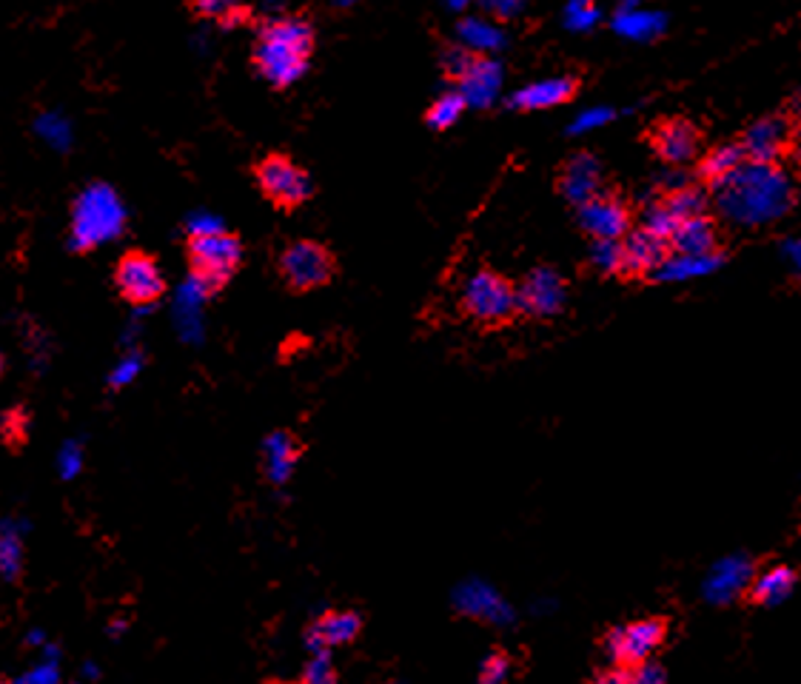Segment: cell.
<instances>
[{"label":"cell","instance_id":"1","mask_svg":"<svg viewBox=\"0 0 801 684\" xmlns=\"http://www.w3.org/2000/svg\"><path fill=\"white\" fill-rule=\"evenodd\" d=\"M719 214L733 226L758 228L793 208V183L779 163L744 160L733 175L710 183Z\"/></svg>","mask_w":801,"mask_h":684},{"label":"cell","instance_id":"2","mask_svg":"<svg viewBox=\"0 0 801 684\" xmlns=\"http://www.w3.org/2000/svg\"><path fill=\"white\" fill-rule=\"evenodd\" d=\"M316 52V23L309 12H283L254 26L249 67L274 92H286L309 72Z\"/></svg>","mask_w":801,"mask_h":684},{"label":"cell","instance_id":"3","mask_svg":"<svg viewBox=\"0 0 801 684\" xmlns=\"http://www.w3.org/2000/svg\"><path fill=\"white\" fill-rule=\"evenodd\" d=\"M183 251L189 274L206 297L220 295L246 260L243 237L223 228H192L183 237Z\"/></svg>","mask_w":801,"mask_h":684},{"label":"cell","instance_id":"4","mask_svg":"<svg viewBox=\"0 0 801 684\" xmlns=\"http://www.w3.org/2000/svg\"><path fill=\"white\" fill-rule=\"evenodd\" d=\"M251 180L265 203L283 214L300 212L314 197V180L288 152H265L249 169Z\"/></svg>","mask_w":801,"mask_h":684},{"label":"cell","instance_id":"5","mask_svg":"<svg viewBox=\"0 0 801 684\" xmlns=\"http://www.w3.org/2000/svg\"><path fill=\"white\" fill-rule=\"evenodd\" d=\"M277 274L291 295H311L332 286L339 274V260L332 245L314 237H297L283 245L277 257Z\"/></svg>","mask_w":801,"mask_h":684},{"label":"cell","instance_id":"6","mask_svg":"<svg viewBox=\"0 0 801 684\" xmlns=\"http://www.w3.org/2000/svg\"><path fill=\"white\" fill-rule=\"evenodd\" d=\"M459 311L468 316L470 323L482 325V328H502L519 314V288L507 280L505 274L493 272V268H479L465 283Z\"/></svg>","mask_w":801,"mask_h":684},{"label":"cell","instance_id":"7","mask_svg":"<svg viewBox=\"0 0 801 684\" xmlns=\"http://www.w3.org/2000/svg\"><path fill=\"white\" fill-rule=\"evenodd\" d=\"M111 283L118 288L120 300L129 302L132 309H148L166 297V277L160 272L155 254L146 249H125L111 268Z\"/></svg>","mask_w":801,"mask_h":684},{"label":"cell","instance_id":"8","mask_svg":"<svg viewBox=\"0 0 801 684\" xmlns=\"http://www.w3.org/2000/svg\"><path fill=\"white\" fill-rule=\"evenodd\" d=\"M668 625L662 619H636L622 627L605 633V653L610 664H622V668H636V664L654 659V653L662 648Z\"/></svg>","mask_w":801,"mask_h":684},{"label":"cell","instance_id":"9","mask_svg":"<svg viewBox=\"0 0 801 684\" xmlns=\"http://www.w3.org/2000/svg\"><path fill=\"white\" fill-rule=\"evenodd\" d=\"M576 220L590 240H625L633 226V214L625 200L610 192H599L576 206Z\"/></svg>","mask_w":801,"mask_h":684},{"label":"cell","instance_id":"10","mask_svg":"<svg viewBox=\"0 0 801 684\" xmlns=\"http://www.w3.org/2000/svg\"><path fill=\"white\" fill-rule=\"evenodd\" d=\"M567 302V283L553 265H537L530 268L528 277L519 286V314L525 316H548L562 314Z\"/></svg>","mask_w":801,"mask_h":684},{"label":"cell","instance_id":"11","mask_svg":"<svg viewBox=\"0 0 801 684\" xmlns=\"http://www.w3.org/2000/svg\"><path fill=\"white\" fill-rule=\"evenodd\" d=\"M362 631H366V613L357 608H332L309 622L302 639L311 650H334L354 645Z\"/></svg>","mask_w":801,"mask_h":684},{"label":"cell","instance_id":"12","mask_svg":"<svg viewBox=\"0 0 801 684\" xmlns=\"http://www.w3.org/2000/svg\"><path fill=\"white\" fill-rule=\"evenodd\" d=\"M756 579V567L744 553H730L710 567V574L702 581V597L710 604H730L750 590Z\"/></svg>","mask_w":801,"mask_h":684},{"label":"cell","instance_id":"13","mask_svg":"<svg viewBox=\"0 0 801 684\" xmlns=\"http://www.w3.org/2000/svg\"><path fill=\"white\" fill-rule=\"evenodd\" d=\"M670 257L665 237L647 231L645 226L627 231L622 240V272L619 277H654V272Z\"/></svg>","mask_w":801,"mask_h":684},{"label":"cell","instance_id":"14","mask_svg":"<svg viewBox=\"0 0 801 684\" xmlns=\"http://www.w3.org/2000/svg\"><path fill=\"white\" fill-rule=\"evenodd\" d=\"M557 192L571 203L579 206L585 200L596 197L602 192V163L596 160L590 152H576L562 163L557 177Z\"/></svg>","mask_w":801,"mask_h":684},{"label":"cell","instance_id":"15","mask_svg":"<svg viewBox=\"0 0 801 684\" xmlns=\"http://www.w3.org/2000/svg\"><path fill=\"white\" fill-rule=\"evenodd\" d=\"M306 442L295 434V431H274V434L265 436L263 451H260V473H263L265 482L272 485H283L291 479L295 473L300 456L306 454Z\"/></svg>","mask_w":801,"mask_h":684},{"label":"cell","instance_id":"16","mask_svg":"<svg viewBox=\"0 0 801 684\" xmlns=\"http://www.w3.org/2000/svg\"><path fill=\"white\" fill-rule=\"evenodd\" d=\"M576 95H579V77H574V74H559V77H545V81L523 86L519 92L507 97V106L516 111L557 109V106L571 104Z\"/></svg>","mask_w":801,"mask_h":684},{"label":"cell","instance_id":"17","mask_svg":"<svg viewBox=\"0 0 801 684\" xmlns=\"http://www.w3.org/2000/svg\"><path fill=\"white\" fill-rule=\"evenodd\" d=\"M650 146L665 163L670 166H684L691 163L698 152V132L696 125L688 123V120L670 118L656 123L650 129Z\"/></svg>","mask_w":801,"mask_h":684},{"label":"cell","instance_id":"18","mask_svg":"<svg viewBox=\"0 0 801 684\" xmlns=\"http://www.w3.org/2000/svg\"><path fill=\"white\" fill-rule=\"evenodd\" d=\"M787 143H790V120L770 115V118L756 120L748 125V132L742 137V148L748 160L758 163H776L785 155Z\"/></svg>","mask_w":801,"mask_h":684},{"label":"cell","instance_id":"19","mask_svg":"<svg viewBox=\"0 0 801 684\" xmlns=\"http://www.w3.org/2000/svg\"><path fill=\"white\" fill-rule=\"evenodd\" d=\"M183 7L192 21H212L228 32L260 23L254 7L246 0H183Z\"/></svg>","mask_w":801,"mask_h":684},{"label":"cell","instance_id":"20","mask_svg":"<svg viewBox=\"0 0 801 684\" xmlns=\"http://www.w3.org/2000/svg\"><path fill=\"white\" fill-rule=\"evenodd\" d=\"M721 263H725V257H721L719 251H707V254H679V251H670V257L654 272V280H696V277H707V274L719 272Z\"/></svg>","mask_w":801,"mask_h":684},{"label":"cell","instance_id":"21","mask_svg":"<svg viewBox=\"0 0 801 684\" xmlns=\"http://www.w3.org/2000/svg\"><path fill=\"white\" fill-rule=\"evenodd\" d=\"M456 88H463V95L468 97V104L474 109H488L497 100L502 88V67L491 55H482L477 60V67L470 69L468 77Z\"/></svg>","mask_w":801,"mask_h":684},{"label":"cell","instance_id":"22","mask_svg":"<svg viewBox=\"0 0 801 684\" xmlns=\"http://www.w3.org/2000/svg\"><path fill=\"white\" fill-rule=\"evenodd\" d=\"M719 243V235H716V223L705 214H696V217H688V220L679 223V228L670 237V251H679V254H707V251H716Z\"/></svg>","mask_w":801,"mask_h":684},{"label":"cell","instance_id":"23","mask_svg":"<svg viewBox=\"0 0 801 684\" xmlns=\"http://www.w3.org/2000/svg\"><path fill=\"white\" fill-rule=\"evenodd\" d=\"M793 588H796L793 571L785 565H776L762 571V574H756V579L750 585V597H753V602L765 604V608H776V604L787 602V599L793 597Z\"/></svg>","mask_w":801,"mask_h":684},{"label":"cell","instance_id":"24","mask_svg":"<svg viewBox=\"0 0 801 684\" xmlns=\"http://www.w3.org/2000/svg\"><path fill=\"white\" fill-rule=\"evenodd\" d=\"M488 52H479L474 46H468L465 40H449V44L440 46V55H437V63H440L442 77L451 83V86H459V83L468 77V72L477 67V60Z\"/></svg>","mask_w":801,"mask_h":684},{"label":"cell","instance_id":"25","mask_svg":"<svg viewBox=\"0 0 801 684\" xmlns=\"http://www.w3.org/2000/svg\"><path fill=\"white\" fill-rule=\"evenodd\" d=\"M468 106L470 104L468 97L463 95V88L451 86L449 92H442L434 104L428 106L426 115H422V123H426L428 129H434V132H449L451 125L459 123V118H463Z\"/></svg>","mask_w":801,"mask_h":684},{"label":"cell","instance_id":"26","mask_svg":"<svg viewBox=\"0 0 801 684\" xmlns=\"http://www.w3.org/2000/svg\"><path fill=\"white\" fill-rule=\"evenodd\" d=\"M665 26H668V17L654 9H622V15L617 17V29L633 40H654L662 35Z\"/></svg>","mask_w":801,"mask_h":684},{"label":"cell","instance_id":"27","mask_svg":"<svg viewBox=\"0 0 801 684\" xmlns=\"http://www.w3.org/2000/svg\"><path fill=\"white\" fill-rule=\"evenodd\" d=\"M744 160H748V155H744L742 143H725V146H716L714 152H707L702 166H698V175L705 177L707 183H716L721 177L733 175Z\"/></svg>","mask_w":801,"mask_h":684},{"label":"cell","instance_id":"28","mask_svg":"<svg viewBox=\"0 0 801 684\" xmlns=\"http://www.w3.org/2000/svg\"><path fill=\"white\" fill-rule=\"evenodd\" d=\"M463 40L479 52H497L505 46V35H502V26L500 23L488 21V17H474V21H465L463 23Z\"/></svg>","mask_w":801,"mask_h":684},{"label":"cell","instance_id":"29","mask_svg":"<svg viewBox=\"0 0 801 684\" xmlns=\"http://www.w3.org/2000/svg\"><path fill=\"white\" fill-rule=\"evenodd\" d=\"M0 431H3V445L9 451H23L26 442H29V411L23 405H15L3 413V422H0Z\"/></svg>","mask_w":801,"mask_h":684},{"label":"cell","instance_id":"30","mask_svg":"<svg viewBox=\"0 0 801 684\" xmlns=\"http://www.w3.org/2000/svg\"><path fill=\"white\" fill-rule=\"evenodd\" d=\"M339 679L337 668L332 662V650H311V659L300 670L297 682L300 684H334Z\"/></svg>","mask_w":801,"mask_h":684},{"label":"cell","instance_id":"31","mask_svg":"<svg viewBox=\"0 0 801 684\" xmlns=\"http://www.w3.org/2000/svg\"><path fill=\"white\" fill-rule=\"evenodd\" d=\"M679 220H688V217H696V214H705L707 208V194L702 189H693V185H682V189H673L665 200Z\"/></svg>","mask_w":801,"mask_h":684},{"label":"cell","instance_id":"32","mask_svg":"<svg viewBox=\"0 0 801 684\" xmlns=\"http://www.w3.org/2000/svg\"><path fill=\"white\" fill-rule=\"evenodd\" d=\"M679 217L673 214V208L668 206V203H650V206L645 208V214H642V226L647 228V231H654V235L665 237L670 243V237H673V231L679 228Z\"/></svg>","mask_w":801,"mask_h":684},{"label":"cell","instance_id":"33","mask_svg":"<svg viewBox=\"0 0 801 684\" xmlns=\"http://www.w3.org/2000/svg\"><path fill=\"white\" fill-rule=\"evenodd\" d=\"M590 265L602 274L622 272V240H594Z\"/></svg>","mask_w":801,"mask_h":684},{"label":"cell","instance_id":"34","mask_svg":"<svg viewBox=\"0 0 801 684\" xmlns=\"http://www.w3.org/2000/svg\"><path fill=\"white\" fill-rule=\"evenodd\" d=\"M477 9L482 17L505 26V23L523 17V12L528 9V0H477Z\"/></svg>","mask_w":801,"mask_h":684},{"label":"cell","instance_id":"35","mask_svg":"<svg viewBox=\"0 0 801 684\" xmlns=\"http://www.w3.org/2000/svg\"><path fill=\"white\" fill-rule=\"evenodd\" d=\"M511 656L505 653V650H493V653H488V659L482 662V668H479V682H486V684H497V682H505L507 676H511Z\"/></svg>","mask_w":801,"mask_h":684},{"label":"cell","instance_id":"36","mask_svg":"<svg viewBox=\"0 0 801 684\" xmlns=\"http://www.w3.org/2000/svg\"><path fill=\"white\" fill-rule=\"evenodd\" d=\"M668 679V673H665L662 664H656V662H642L633 668V684H656V682H665Z\"/></svg>","mask_w":801,"mask_h":684},{"label":"cell","instance_id":"37","mask_svg":"<svg viewBox=\"0 0 801 684\" xmlns=\"http://www.w3.org/2000/svg\"><path fill=\"white\" fill-rule=\"evenodd\" d=\"M596 21V9L590 7L588 0H576L574 9H571V23L574 26H590Z\"/></svg>","mask_w":801,"mask_h":684},{"label":"cell","instance_id":"38","mask_svg":"<svg viewBox=\"0 0 801 684\" xmlns=\"http://www.w3.org/2000/svg\"><path fill=\"white\" fill-rule=\"evenodd\" d=\"M781 254H785V260L790 263V268H793L796 277L801 280V237H796V240H785V245H781Z\"/></svg>","mask_w":801,"mask_h":684},{"label":"cell","instance_id":"39","mask_svg":"<svg viewBox=\"0 0 801 684\" xmlns=\"http://www.w3.org/2000/svg\"><path fill=\"white\" fill-rule=\"evenodd\" d=\"M605 118H608V111H590V115H585V118L579 120V125H576V129L594 125V123H599V120H605Z\"/></svg>","mask_w":801,"mask_h":684},{"label":"cell","instance_id":"40","mask_svg":"<svg viewBox=\"0 0 801 684\" xmlns=\"http://www.w3.org/2000/svg\"><path fill=\"white\" fill-rule=\"evenodd\" d=\"M799 118H801V100H799Z\"/></svg>","mask_w":801,"mask_h":684}]
</instances>
